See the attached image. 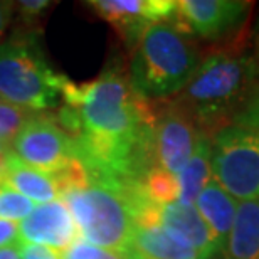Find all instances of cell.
<instances>
[{
  "mask_svg": "<svg viewBox=\"0 0 259 259\" xmlns=\"http://www.w3.org/2000/svg\"><path fill=\"white\" fill-rule=\"evenodd\" d=\"M63 101L56 120L91 179L140 184L155 167V103L137 95L120 69L108 67L82 84L69 79Z\"/></svg>",
  "mask_w": 259,
  "mask_h": 259,
  "instance_id": "6da1fadb",
  "label": "cell"
},
{
  "mask_svg": "<svg viewBox=\"0 0 259 259\" xmlns=\"http://www.w3.org/2000/svg\"><path fill=\"white\" fill-rule=\"evenodd\" d=\"M254 54L231 48L202 58L187 86L172 100L182 106L200 132L215 133L231 125L259 84Z\"/></svg>",
  "mask_w": 259,
  "mask_h": 259,
  "instance_id": "7a4b0ae2",
  "label": "cell"
},
{
  "mask_svg": "<svg viewBox=\"0 0 259 259\" xmlns=\"http://www.w3.org/2000/svg\"><path fill=\"white\" fill-rule=\"evenodd\" d=\"M202 61L199 46L170 19L148 25L132 49L128 81L143 100H172L187 86Z\"/></svg>",
  "mask_w": 259,
  "mask_h": 259,
  "instance_id": "3957f363",
  "label": "cell"
},
{
  "mask_svg": "<svg viewBox=\"0 0 259 259\" xmlns=\"http://www.w3.org/2000/svg\"><path fill=\"white\" fill-rule=\"evenodd\" d=\"M82 241L123 254L132 247L137 214L147 204L140 184L91 179L90 185L61 197Z\"/></svg>",
  "mask_w": 259,
  "mask_h": 259,
  "instance_id": "277c9868",
  "label": "cell"
},
{
  "mask_svg": "<svg viewBox=\"0 0 259 259\" xmlns=\"http://www.w3.org/2000/svg\"><path fill=\"white\" fill-rule=\"evenodd\" d=\"M67 81L48 63L35 30H20L0 42V98L5 103L51 110L59 105Z\"/></svg>",
  "mask_w": 259,
  "mask_h": 259,
  "instance_id": "5b68a950",
  "label": "cell"
},
{
  "mask_svg": "<svg viewBox=\"0 0 259 259\" xmlns=\"http://www.w3.org/2000/svg\"><path fill=\"white\" fill-rule=\"evenodd\" d=\"M210 138L212 179L236 200H259V128L231 123Z\"/></svg>",
  "mask_w": 259,
  "mask_h": 259,
  "instance_id": "8992f818",
  "label": "cell"
},
{
  "mask_svg": "<svg viewBox=\"0 0 259 259\" xmlns=\"http://www.w3.org/2000/svg\"><path fill=\"white\" fill-rule=\"evenodd\" d=\"M246 0H179L174 19L185 32L204 40H231L249 20Z\"/></svg>",
  "mask_w": 259,
  "mask_h": 259,
  "instance_id": "52a82bcc",
  "label": "cell"
},
{
  "mask_svg": "<svg viewBox=\"0 0 259 259\" xmlns=\"http://www.w3.org/2000/svg\"><path fill=\"white\" fill-rule=\"evenodd\" d=\"M17 158L46 175H53L74 155V143L56 115L40 111L10 142Z\"/></svg>",
  "mask_w": 259,
  "mask_h": 259,
  "instance_id": "ba28073f",
  "label": "cell"
},
{
  "mask_svg": "<svg viewBox=\"0 0 259 259\" xmlns=\"http://www.w3.org/2000/svg\"><path fill=\"white\" fill-rule=\"evenodd\" d=\"M200 130L174 100L155 103L153 160L155 167L177 175L192 157Z\"/></svg>",
  "mask_w": 259,
  "mask_h": 259,
  "instance_id": "9c48e42d",
  "label": "cell"
},
{
  "mask_svg": "<svg viewBox=\"0 0 259 259\" xmlns=\"http://www.w3.org/2000/svg\"><path fill=\"white\" fill-rule=\"evenodd\" d=\"M98 17L108 22L130 49L135 48L148 25L170 19L175 12V0H91L86 2Z\"/></svg>",
  "mask_w": 259,
  "mask_h": 259,
  "instance_id": "30bf717a",
  "label": "cell"
},
{
  "mask_svg": "<svg viewBox=\"0 0 259 259\" xmlns=\"http://www.w3.org/2000/svg\"><path fill=\"white\" fill-rule=\"evenodd\" d=\"M20 242L48 246L63 252L79 239V231L69 209L61 199L35 205V209L19 224Z\"/></svg>",
  "mask_w": 259,
  "mask_h": 259,
  "instance_id": "8fae6325",
  "label": "cell"
},
{
  "mask_svg": "<svg viewBox=\"0 0 259 259\" xmlns=\"http://www.w3.org/2000/svg\"><path fill=\"white\" fill-rule=\"evenodd\" d=\"M155 219L160 226L177 232L194 247L197 259H215L219 254L214 237L205 222L197 212L194 204H182L175 200L170 204L157 205Z\"/></svg>",
  "mask_w": 259,
  "mask_h": 259,
  "instance_id": "7c38bea8",
  "label": "cell"
},
{
  "mask_svg": "<svg viewBox=\"0 0 259 259\" xmlns=\"http://www.w3.org/2000/svg\"><path fill=\"white\" fill-rule=\"evenodd\" d=\"M237 204H239V200L227 194L214 179L205 185L194 202L197 212L214 237L221 256L226 254L227 241H229L237 214Z\"/></svg>",
  "mask_w": 259,
  "mask_h": 259,
  "instance_id": "4fadbf2b",
  "label": "cell"
},
{
  "mask_svg": "<svg viewBox=\"0 0 259 259\" xmlns=\"http://www.w3.org/2000/svg\"><path fill=\"white\" fill-rule=\"evenodd\" d=\"M132 249L143 259H197L194 247L182 236L157 222L135 227Z\"/></svg>",
  "mask_w": 259,
  "mask_h": 259,
  "instance_id": "5bb4252c",
  "label": "cell"
},
{
  "mask_svg": "<svg viewBox=\"0 0 259 259\" xmlns=\"http://www.w3.org/2000/svg\"><path fill=\"white\" fill-rule=\"evenodd\" d=\"M224 259H259V200L237 204Z\"/></svg>",
  "mask_w": 259,
  "mask_h": 259,
  "instance_id": "9a60e30c",
  "label": "cell"
},
{
  "mask_svg": "<svg viewBox=\"0 0 259 259\" xmlns=\"http://www.w3.org/2000/svg\"><path fill=\"white\" fill-rule=\"evenodd\" d=\"M212 138L209 133L200 132L197 138L192 157L177 174L179 182V202L194 204L207 184L212 180Z\"/></svg>",
  "mask_w": 259,
  "mask_h": 259,
  "instance_id": "2e32d148",
  "label": "cell"
},
{
  "mask_svg": "<svg viewBox=\"0 0 259 259\" xmlns=\"http://www.w3.org/2000/svg\"><path fill=\"white\" fill-rule=\"evenodd\" d=\"M5 187L14 189L15 192L22 194L35 204H48V202L58 200V189L49 175H46L39 170L29 167L22 160L17 158V155H12L9 162V174Z\"/></svg>",
  "mask_w": 259,
  "mask_h": 259,
  "instance_id": "e0dca14e",
  "label": "cell"
},
{
  "mask_svg": "<svg viewBox=\"0 0 259 259\" xmlns=\"http://www.w3.org/2000/svg\"><path fill=\"white\" fill-rule=\"evenodd\" d=\"M140 189H142L145 199L155 205H163L179 200L177 175L165 172L158 167H153L145 174V177L140 182Z\"/></svg>",
  "mask_w": 259,
  "mask_h": 259,
  "instance_id": "ac0fdd59",
  "label": "cell"
},
{
  "mask_svg": "<svg viewBox=\"0 0 259 259\" xmlns=\"http://www.w3.org/2000/svg\"><path fill=\"white\" fill-rule=\"evenodd\" d=\"M40 111L29 110V108L15 106L10 103H0V140L12 142L20 130L39 115Z\"/></svg>",
  "mask_w": 259,
  "mask_h": 259,
  "instance_id": "d6986e66",
  "label": "cell"
},
{
  "mask_svg": "<svg viewBox=\"0 0 259 259\" xmlns=\"http://www.w3.org/2000/svg\"><path fill=\"white\" fill-rule=\"evenodd\" d=\"M34 209L35 204L27 197L15 192L10 187H0V219L2 221L22 222Z\"/></svg>",
  "mask_w": 259,
  "mask_h": 259,
  "instance_id": "ffe728a7",
  "label": "cell"
},
{
  "mask_svg": "<svg viewBox=\"0 0 259 259\" xmlns=\"http://www.w3.org/2000/svg\"><path fill=\"white\" fill-rule=\"evenodd\" d=\"M61 257L63 259H125L121 254H118V252L101 249V247L82 241L81 237L76 242H72L63 254H61Z\"/></svg>",
  "mask_w": 259,
  "mask_h": 259,
  "instance_id": "44dd1931",
  "label": "cell"
},
{
  "mask_svg": "<svg viewBox=\"0 0 259 259\" xmlns=\"http://www.w3.org/2000/svg\"><path fill=\"white\" fill-rule=\"evenodd\" d=\"M231 123H234V125L259 128V84L254 88V91H252L251 96L247 98L244 106L241 108V111L237 113Z\"/></svg>",
  "mask_w": 259,
  "mask_h": 259,
  "instance_id": "7402d4cb",
  "label": "cell"
},
{
  "mask_svg": "<svg viewBox=\"0 0 259 259\" xmlns=\"http://www.w3.org/2000/svg\"><path fill=\"white\" fill-rule=\"evenodd\" d=\"M19 14H20V20L25 24V29L29 27V24H34L42 17V15L51 9L53 2L49 0H22V2H17Z\"/></svg>",
  "mask_w": 259,
  "mask_h": 259,
  "instance_id": "603a6c76",
  "label": "cell"
},
{
  "mask_svg": "<svg viewBox=\"0 0 259 259\" xmlns=\"http://www.w3.org/2000/svg\"><path fill=\"white\" fill-rule=\"evenodd\" d=\"M19 254L20 259H63L61 252L51 249L48 246L29 244V242H20Z\"/></svg>",
  "mask_w": 259,
  "mask_h": 259,
  "instance_id": "cb8c5ba5",
  "label": "cell"
},
{
  "mask_svg": "<svg viewBox=\"0 0 259 259\" xmlns=\"http://www.w3.org/2000/svg\"><path fill=\"white\" fill-rule=\"evenodd\" d=\"M20 237H19V224L10 221L0 219V249L7 246H19Z\"/></svg>",
  "mask_w": 259,
  "mask_h": 259,
  "instance_id": "d4e9b609",
  "label": "cell"
},
{
  "mask_svg": "<svg viewBox=\"0 0 259 259\" xmlns=\"http://www.w3.org/2000/svg\"><path fill=\"white\" fill-rule=\"evenodd\" d=\"M12 155H14L12 145L5 142V140H0V187H5V182H7L9 162Z\"/></svg>",
  "mask_w": 259,
  "mask_h": 259,
  "instance_id": "484cf974",
  "label": "cell"
},
{
  "mask_svg": "<svg viewBox=\"0 0 259 259\" xmlns=\"http://www.w3.org/2000/svg\"><path fill=\"white\" fill-rule=\"evenodd\" d=\"M15 9V4L12 2H0V37L7 30L10 20H12V12Z\"/></svg>",
  "mask_w": 259,
  "mask_h": 259,
  "instance_id": "4316f807",
  "label": "cell"
},
{
  "mask_svg": "<svg viewBox=\"0 0 259 259\" xmlns=\"http://www.w3.org/2000/svg\"><path fill=\"white\" fill-rule=\"evenodd\" d=\"M0 259H20L19 246H7L0 249Z\"/></svg>",
  "mask_w": 259,
  "mask_h": 259,
  "instance_id": "83f0119b",
  "label": "cell"
},
{
  "mask_svg": "<svg viewBox=\"0 0 259 259\" xmlns=\"http://www.w3.org/2000/svg\"><path fill=\"white\" fill-rule=\"evenodd\" d=\"M254 59H256V64H257V69H259V42L256 44V53H254Z\"/></svg>",
  "mask_w": 259,
  "mask_h": 259,
  "instance_id": "f1b7e54d",
  "label": "cell"
},
{
  "mask_svg": "<svg viewBox=\"0 0 259 259\" xmlns=\"http://www.w3.org/2000/svg\"><path fill=\"white\" fill-rule=\"evenodd\" d=\"M2 101H4V100H2V98H0V103H2Z\"/></svg>",
  "mask_w": 259,
  "mask_h": 259,
  "instance_id": "f546056e",
  "label": "cell"
}]
</instances>
